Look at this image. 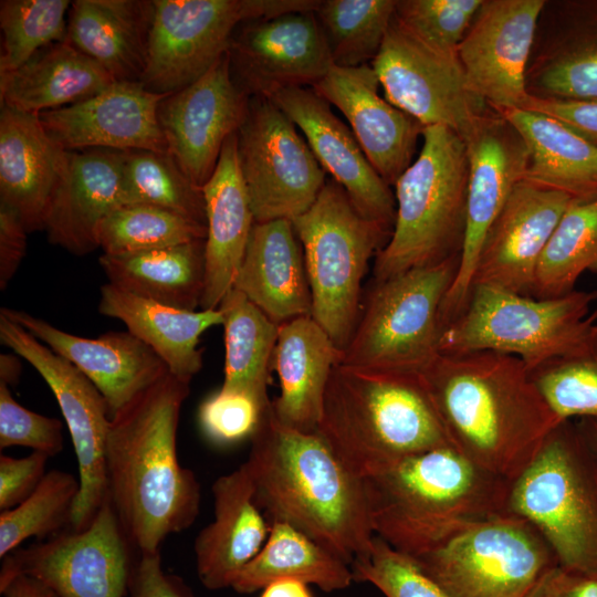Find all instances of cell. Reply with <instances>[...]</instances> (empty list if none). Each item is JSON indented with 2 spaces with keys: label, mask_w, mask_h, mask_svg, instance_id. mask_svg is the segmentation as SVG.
Returning <instances> with one entry per match:
<instances>
[{
  "label": "cell",
  "mask_w": 597,
  "mask_h": 597,
  "mask_svg": "<svg viewBox=\"0 0 597 597\" xmlns=\"http://www.w3.org/2000/svg\"><path fill=\"white\" fill-rule=\"evenodd\" d=\"M419 376L451 446L507 481L530 464L562 422L513 355L439 354Z\"/></svg>",
  "instance_id": "1"
},
{
  "label": "cell",
  "mask_w": 597,
  "mask_h": 597,
  "mask_svg": "<svg viewBox=\"0 0 597 597\" xmlns=\"http://www.w3.org/2000/svg\"><path fill=\"white\" fill-rule=\"evenodd\" d=\"M189 394L190 383L168 373L111 418L108 496L138 553L160 551L200 511V484L177 455L180 411Z\"/></svg>",
  "instance_id": "2"
},
{
  "label": "cell",
  "mask_w": 597,
  "mask_h": 597,
  "mask_svg": "<svg viewBox=\"0 0 597 597\" xmlns=\"http://www.w3.org/2000/svg\"><path fill=\"white\" fill-rule=\"evenodd\" d=\"M247 465L264 516L284 522L347 564L373 546L364 479L318 433L282 425L272 402L251 436Z\"/></svg>",
  "instance_id": "3"
},
{
  "label": "cell",
  "mask_w": 597,
  "mask_h": 597,
  "mask_svg": "<svg viewBox=\"0 0 597 597\" xmlns=\"http://www.w3.org/2000/svg\"><path fill=\"white\" fill-rule=\"evenodd\" d=\"M510 484L451 446L404 458L364 478L375 535L409 557L460 527L509 513Z\"/></svg>",
  "instance_id": "4"
},
{
  "label": "cell",
  "mask_w": 597,
  "mask_h": 597,
  "mask_svg": "<svg viewBox=\"0 0 597 597\" xmlns=\"http://www.w3.org/2000/svg\"><path fill=\"white\" fill-rule=\"evenodd\" d=\"M317 432L363 479L404 458L451 446L419 375L342 363L331 374Z\"/></svg>",
  "instance_id": "5"
},
{
  "label": "cell",
  "mask_w": 597,
  "mask_h": 597,
  "mask_svg": "<svg viewBox=\"0 0 597 597\" xmlns=\"http://www.w3.org/2000/svg\"><path fill=\"white\" fill-rule=\"evenodd\" d=\"M415 161L397 179L391 235L374 260V281L461 254L468 205L464 140L444 126L422 130Z\"/></svg>",
  "instance_id": "6"
},
{
  "label": "cell",
  "mask_w": 597,
  "mask_h": 597,
  "mask_svg": "<svg viewBox=\"0 0 597 597\" xmlns=\"http://www.w3.org/2000/svg\"><path fill=\"white\" fill-rule=\"evenodd\" d=\"M507 512L528 521L558 565L597 574V452L564 420L510 484Z\"/></svg>",
  "instance_id": "7"
},
{
  "label": "cell",
  "mask_w": 597,
  "mask_h": 597,
  "mask_svg": "<svg viewBox=\"0 0 597 597\" xmlns=\"http://www.w3.org/2000/svg\"><path fill=\"white\" fill-rule=\"evenodd\" d=\"M312 295V317L344 350L358 323L362 283L391 232L366 219L327 179L313 206L295 218Z\"/></svg>",
  "instance_id": "8"
},
{
  "label": "cell",
  "mask_w": 597,
  "mask_h": 597,
  "mask_svg": "<svg viewBox=\"0 0 597 597\" xmlns=\"http://www.w3.org/2000/svg\"><path fill=\"white\" fill-rule=\"evenodd\" d=\"M597 291L536 298L474 285L462 313L440 335V354L491 350L519 357L528 370L580 344L597 323Z\"/></svg>",
  "instance_id": "9"
},
{
  "label": "cell",
  "mask_w": 597,
  "mask_h": 597,
  "mask_svg": "<svg viewBox=\"0 0 597 597\" xmlns=\"http://www.w3.org/2000/svg\"><path fill=\"white\" fill-rule=\"evenodd\" d=\"M459 262L460 255L374 281L342 364L420 375L440 354L441 305Z\"/></svg>",
  "instance_id": "10"
},
{
  "label": "cell",
  "mask_w": 597,
  "mask_h": 597,
  "mask_svg": "<svg viewBox=\"0 0 597 597\" xmlns=\"http://www.w3.org/2000/svg\"><path fill=\"white\" fill-rule=\"evenodd\" d=\"M411 558L448 597H526L558 564L543 535L512 513L460 527Z\"/></svg>",
  "instance_id": "11"
},
{
  "label": "cell",
  "mask_w": 597,
  "mask_h": 597,
  "mask_svg": "<svg viewBox=\"0 0 597 597\" xmlns=\"http://www.w3.org/2000/svg\"><path fill=\"white\" fill-rule=\"evenodd\" d=\"M317 0H154L144 86L170 94L228 53L237 28L256 19L316 11Z\"/></svg>",
  "instance_id": "12"
},
{
  "label": "cell",
  "mask_w": 597,
  "mask_h": 597,
  "mask_svg": "<svg viewBox=\"0 0 597 597\" xmlns=\"http://www.w3.org/2000/svg\"><path fill=\"white\" fill-rule=\"evenodd\" d=\"M237 135L254 221H293L306 212L327 179L295 124L271 100L250 97Z\"/></svg>",
  "instance_id": "13"
},
{
  "label": "cell",
  "mask_w": 597,
  "mask_h": 597,
  "mask_svg": "<svg viewBox=\"0 0 597 597\" xmlns=\"http://www.w3.org/2000/svg\"><path fill=\"white\" fill-rule=\"evenodd\" d=\"M132 548L108 496L85 530L67 528L6 555L0 584L25 575L57 597H127Z\"/></svg>",
  "instance_id": "14"
},
{
  "label": "cell",
  "mask_w": 597,
  "mask_h": 597,
  "mask_svg": "<svg viewBox=\"0 0 597 597\" xmlns=\"http://www.w3.org/2000/svg\"><path fill=\"white\" fill-rule=\"evenodd\" d=\"M0 341L35 368L57 401L78 468L80 493L71 528L85 530L108 498L106 443L111 416L107 402L75 365L2 314Z\"/></svg>",
  "instance_id": "15"
},
{
  "label": "cell",
  "mask_w": 597,
  "mask_h": 597,
  "mask_svg": "<svg viewBox=\"0 0 597 597\" xmlns=\"http://www.w3.org/2000/svg\"><path fill=\"white\" fill-rule=\"evenodd\" d=\"M370 65L385 98L423 127L444 126L464 139L491 109L470 90L458 56L432 50L394 19Z\"/></svg>",
  "instance_id": "16"
},
{
  "label": "cell",
  "mask_w": 597,
  "mask_h": 597,
  "mask_svg": "<svg viewBox=\"0 0 597 597\" xmlns=\"http://www.w3.org/2000/svg\"><path fill=\"white\" fill-rule=\"evenodd\" d=\"M463 140L469 166L467 224L458 272L441 305L442 328L464 310L485 234L514 187L525 178L530 163L520 132L492 108Z\"/></svg>",
  "instance_id": "17"
},
{
  "label": "cell",
  "mask_w": 597,
  "mask_h": 597,
  "mask_svg": "<svg viewBox=\"0 0 597 597\" xmlns=\"http://www.w3.org/2000/svg\"><path fill=\"white\" fill-rule=\"evenodd\" d=\"M228 50L231 76L249 97L312 87L334 65L315 11L245 21Z\"/></svg>",
  "instance_id": "18"
},
{
  "label": "cell",
  "mask_w": 597,
  "mask_h": 597,
  "mask_svg": "<svg viewBox=\"0 0 597 597\" xmlns=\"http://www.w3.org/2000/svg\"><path fill=\"white\" fill-rule=\"evenodd\" d=\"M545 0H482L458 49L470 90L492 109H525L526 70Z\"/></svg>",
  "instance_id": "19"
},
{
  "label": "cell",
  "mask_w": 597,
  "mask_h": 597,
  "mask_svg": "<svg viewBox=\"0 0 597 597\" xmlns=\"http://www.w3.org/2000/svg\"><path fill=\"white\" fill-rule=\"evenodd\" d=\"M250 97L234 83L228 53L200 78L158 106L168 154L197 186L211 177L227 139L238 133Z\"/></svg>",
  "instance_id": "20"
},
{
  "label": "cell",
  "mask_w": 597,
  "mask_h": 597,
  "mask_svg": "<svg viewBox=\"0 0 597 597\" xmlns=\"http://www.w3.org/2000/svg\"><path fill=\"white\" fill-rule=\"evenodd\" d=\"M572 199L565 192L520 181L485 234L472 287L486 285L533 297L540 259Z\"/></svg>",
  "instance_id": "21"
},
{
  "label": "cell",
  "mask_w": 597,
  "mask_h": 597,
  "mask_svg": "<svg viewBox=\"0 0 597 597\" xmlns=\"http://www.w3.org/2000/svg\"><path fill=\"white\" fill-rule=\"evenodd\" d=\"M305 136L316 160L368 220L392 232L396 200L371 166L352 129L312 87H289L269 97Z\"/></svg>",
  "instance_id": "22"
},
{
  "label": "cell",
  "mask_w": 597,
  "mask_h": 597,
  "mask_svg": "<svg viewBox=\"0 0 597 597\" xmlns=\"http://www.w3.org/2000/svg\"><path fill=\"white\" fill-rule=\"evenodd\" d=\"M168 95L154 93L142 82L116 81L87 100L38 115L64 150L168 153L158 122V106Z\"/></svg>",
  "instance_id": "23"
},
{
  "label": "cell",
  "mask_w": 597,
  "mask_h": 597,
  "mask_svg": "<svg viewBox=\"0 0 597 597\" xmlns=\"http://www.w3.org/2000/svg\"><path fill=\"white\" fill-rule=\"evenodd\" d=\"M526 90L538 100L597 101V0H545Z\"/></svg>",
  "instance_id": "24"
},
{
  "label": "cell",
  "mask_w": 597,
  "mask_h": 597,
  "mask_svg": "<svg viewBox=\"0 0 597 597\" xmlns=\"http://www.w3.org/2000/svg\"><path fill=\"white\" fill-rule=\"evenodd\" d=\"M0 314L75 365L103 395L111 418L169 373L157 354L128 331L88 338L22 310L1 307Z\"/></svg>",
  "instance_id": "25"
},
{
  "label": "cell",
  "mask_w": 597,
  "mask_h": 597,
  "mask_svg": "<svg viewBox=\"0 0 597 597\" xmlns=\"http://www.w3.org/2000/svg\"><path fill=\"white\" fill-rule=\"evenodd\" d=\"M370 64L333 65L312 88L343 113L365 156L391 187L412 164L423 126L379 94Z\"/></svg>",
  "instance_id": "26"
},
{
  "label": "cell",
  "mask_w": 597,
  "mask_h": 597,
  "mask_svg": "<svg viewBox=\"0 0 597 597\" xmlns=\"http://www.w3.org/2000/svg\"><path fill=\"white\" fill-rule=\"evenodd\" d=\"M123 151L67 150L44 219V230L52 244L75 255H85L98 248L100 224L123 206Z\"/></svg>",
  "instance_id": "27"
},
{
  "label": "cell",
  "mask_w": 597,
  "mask_h": 597,
  "mask_svg": "<svg viewBox=\"0 0 597 597\" xmlns=\"http://www.w3.org/2000/svg\"><path fill=\"white\" fill-rule=\"evenodd\" d=\"M213 520L195 540L198 578L209 589L232 587L242 569L259 554L270 532L254 499L243 463L212 484Z\"/></svg>",
  "instance_id": "28"
},
{
  "label": "cell",
  "mask_w": 597,
  "mask_h": 597,
  "mask_svg": "<svg viewBox=\"0 0 597 597\" xmlns=\"http://www.w3.org/2000/svg\"><path fill=\"white\" fill-rule=\"evenodd\" d=\"M202 192L207 238L206 282L200 310H214L233 287L255 223L240 168L237 133L223 145Z\"/></svg>",
  "instance_id": "29"
},
{
  "label": "cell",
  "mask_w": 597,
  "mask_h": 597,
  "mask_svg": "<svg viewBox=\"0 0 597 597\" xmlns=\"http://www.w3.org/2000/svg\"><path fill=\"white\" fill-rule=\"evenodd\" d=\"M67 158L35 113L1 105L0 201L20 216L28 232L44 230L53 190Z\"/></svg>",
  "instance_id": "30"
},
{
  "label": "cell",
  "mask_w": 597,
  "mask_h": 597,
  "mask_svg": "<svg viewBox=\"0 0 597 597\" xmlns=\"http://www.w3.org/2000/svg\"><path fill=\"white\" fill-rule=\"evenodd\" d=\"M342 358L343 350L312 316L279 325L271 369L279 376L280 395L272 407L282 425L317 432L326 387Z\"/></svg>",
  "instance_id": "31"
},
{
  "label": "cell",
  "mask_w": 597,
  "mask_h": 597,
  "mask_svg": "<svg viewBox=\"0 0 597 597\" xmlns=\"http://www.w3.org/2000/svg\"><path fill=\"white\" fill-rule=\"evenodd\" d=\"M233 287L280 325L312 315L302 244L293 223H254Z\"/></svg>",
  "instance_id": "32"
},
{
  "label": "cell",
  "mask_w": 597,
  "mask_h": 597,
  "mask_svg": "<svg viewBox=\"0 0 597 597\" xmlns=\"http://www.w3.org/2000/svg\"><path fill=\"white\" fill-rule=\"evenodd\" d=\"M98 311L122 321L166 364L170 374L191 381L202 368L201 335L222 325L219 308L188 311L167 306L125 292L109 283L100 290Z\"/></svg>",
  "instance_id": "33"
},
{
  "label": "cell",
  "mask_w": 597,
  "mask_h": 597,
  "mask_svg": "<svg viewBox=\"0 0 597 597\" xmlns=\"http://www.w3.org/2000/svg\"><path fill=\"white\" fill-rule=\"evenodd\" d=\"M153 1L75 0L66 40L115 81L140 82L153 18Z\"/></svg>",
  "instance_id": "34"
},
{
  "label": "cell",
  "mask_w": 597,
  "mask_h": 597,
  "mask_svg": "<svg viewBox=\"0 0 597 597\" xmlns=\"http://www.w3.org/2000/svg\"><path fill=\"white\" fill-rule=\"evenodd\" d=\"M116 82L66 39L40 50L13 72L0 74L1 105L39 114L87 100Z\"/></svg>",
  "instance_id": "35"
},
{
  "label": "cell",
  "mask_w": 597,
  "mask_h": 597,
  "mask_svg": "<svg viewBox=\"0 0 597 597\" xmlns=\"http://www.w3.org/2000/svg\"><path fill=\"white\" fill-rule=\"evenodd\" d=\"M98 262L108 283L125 292L176 308L200 307L206 282L205 240L102 254Z\"/></svg>",
  "instance_id": "36"
},
{
  "label": "cell",
  "mask_w": 597,
  "mask_h": 597,
  "mask_svg": "<svg viewBox=\"0 0 597 597\" xmlns=\"http://www.w3.org/2000/svg\"><path fill=\"white\" fill-rule=\"evenodd\" d=\"M520 132L530 153L525 180L574 199L597 197V146L540 112L501 113Z\"/></svg>",
  "instance_id": "37"
},
{
  "label": "cell",
  "mask_w": 597,
  "mask_h": 597,
  "mask_svg": "<svg viewBox=\"0 0 597 597\" xmlns=\"http://www.w3.org/2000/svg\"><path fill=\"white\" fill-rule=\"evenodd\" d=\"M284 578L314 584L327 593L345 589L354 582L350 565L341 557L292 525L272 522L263 547L231 588L251 594Z\"/></svg>",
  "instance_id": "38"
},
{
  "label": "cell",
  "mask_w": 597,
  "mask_h": 597,
  "mask_svg": "<svg viewBox=\"0 0 597 597\" xmlns=\"http://www.w3.org/2000/svg\"><path fill=\"white\" fill-rule=\"evenodd\" d=\"M218 308L223 315L224 329L221 389L247 394L265 409L272 402L268 385L279 325L234 287Z\"/></svg>",
  "instance_id": "39"
},
{
  "label": "cell",
  "mask_w": 597,
  "mask_h": 597,
  "mask_svg": "<svg viewBox=\"0 0 597 597\" xmlns=\"http://www.w3.org/2000/svg\"><path fill=\"white\" fill-rule=\"evenodd\" d=\"M586 271L597 273V197L572 199L540 259L532 296L566 295Z\"/></svg>",
  "instance_id": "40"
},
{
  "label": "cell",
  "mask_w": 597,
  "mask_h": 597,
  "mask_svg": "<svg viewBox=\"0 0 597 597\" xmlns=\"http://www.w3.org/2000/svg\"><path fill=\"white\" fill-rule=\"evenodd\" d=\"M122 205H149L207 227L202 187L195 185L168 153L124 150Z\"/></svg>",
  "instance_id": "41"
},
{
  "label": "cell",
  "mask_w": 597,
  "mask_h": 597,
  "mask_svg": "<svg viewBox=\"0 0 597 597\" xmlns=\"http://www.w3.org/2000/svg\"><path fill=\"white\" fill-rule=\"evenodd\" d=\"M396 0H324L315 11L334 65L374 61L392 22Z\"/></svg>",
  "instance_id": "42"
},
{
  "label": "cell",
  "mask_w": 597,
  "mask_h": 597,
  "mask_svg": "<svg viewBox=\"0 0 597 597\" xmlns=\"http://www.w3.org/2000/svg\"><path fill=\"white\" fill-rule=\"evenodd\" d=\"M530 377L561 421H597V323L566 354L528 370Z\"/></svg>",
  "instance_id": "43"
},
{
  "label": "cell",
  "mask_w": 597,
  "mask_h": 597,
  "mask_svg": "<svg viewBox=\"0 0 597 597\" xmlns=\"http://www.w3.org/2000/svg\"><path fill=\"white\" fill-rule=\"evenodd\" d=\"M80 480L70 472L51 470L19 505L0 513V557L24 541L48 540L71 528Z\"/></svg>",
  "instance_id": "44"
},
{
  "label": "cell",
  "mask_w": 597,
  "mask_h": 597,
  "mask_svg": "<svg viewBox=\"0 0 597 597\" xmlns=\"http://www.w3.org/2000/svg\"><path fill=\"white\" fill-rule=\"evenodd\" d=\"M207 227L149 205H123L97 230L103 254H126L206 240Z\"/></svg>",
  "instance_id": "45"
},
{
  "label": "cell",
  "mask_w": 597,
  "mask_h": 597,
  "mask_svg": "<svg viewBox=\"0 0 597 597\" xmlns=\"http://www.w3.org/2000/svg\"><path fill=\"white\" fill-rule=\"evenodd\" d=\"M67 0H1L0 74L15 71L48 45L66 39Z\"/></svg>",
  "instance_id": "46"
},
{
  "label": "cell",
  "mask_w": 597,
  "mask_h": 597,
  "mask_svg": "<svg viewBox=\"0 0 597 597\" xmlns=\"http://www.w3.org/2000/svg\"><path fill=\"white\" fill-rule=\"evenodd\" d=\"M482 0H396L394 21L440 53L458 56Z\"/></svg>",
  "instance_id": "47"
},
{
  "label": "cell",
  "mask_w": 597,
  "mask_h": 597,
  "mask_svg": "<svg viewBox=\"0 0 597 597\" xmlns=\"http://www.w3.org/2000/svg\"><path fill=\"white\" fill-rule=\"evenodd\" d=\"M354 582L369 583L386 597H448L409 556L375 535L373 546L350 565Z\"/></svg>",
  "instance_id": "48"
},
{
  "label": "cell",
  "mask_w": 597,
  "mask_h": 597,
  "mask_svg": "<svg viewBox=\"0 0 597 597\" xmlns=\"http://www.w3.org/2000/svg\"><path fill=\"white\" fill-rule=\"evenodd\" d=\"M263 410L249 395L220 388L201 402L198 421L208 440L229 446L251 438Z\"/></svg>",
  "instance_id": "49"
},
{
  "label": "cell",
  "mask_w": 597,
  "mask_h": 597,
  "mask_svg": "<svg viewBox=\"0 0 597 597\" xmlns=\"http://www.w3.org/2000/svg\"><path fill=\"white\" fill-rule=\"evenodd\" d=\"M63 423L20 405L0 381V448L23 446L50 458L63 449Z\"/></svg>",
  "instance_id": "50"
},
{
  "label": "cell",
  "mask_w": 597,
  "mask_h": 597,
  "mask_svg": "<svg viewBox=\"0 0 597 597\" xmlns=\"http://www.w3.org/2000/svg\"><path fill=\"white\" fill-rule=\"evenodd\" d=\"M50 457L32 451L29 455L13 458L0 455V510H9L23 502L45 475Z\"/></svg>",
  "instance_id": "51"
},
{
  "label": "cell",
  "mask_w": 597,
  "mask_h": 597,
  "mask_svg": "<svg viewBox=\"0 0 597 597\" xmlns=\"http://www.w3.org/2000/svg\"><path fill=\"white\" fill-rule=\"evenodd\" d=\"M127 597H196L186 582L164 569L160 551L138 553Z\"/></svg>",
  "instance_id": "52"
},
{
  "label": "cell",
  "mask_w": 597,
  "mask_h": 597,
  "mask_svg": "<svg viewBox=\"0 0 597 597\" xmlns=\"http://www.w3.org/2000/svg\"><path fill=\"white\" fill-rule=\"evenodd\" d=\"M525 109L558 119L597 146V101H552L530 97Z\"/></svg>",
  "instance_id": "53"
},
{
  "label": "cell",
  "mask_w": 597,
  "mask_h": 597,
  "mask_svg": "<svg viewBox=\"0 0 597 597\" xmlns=\"http://www.w3.org/2000/svg\"><path fill=\"white\" fill-rule=\"evenodd\" d=\"M28 233L18 212L0 201L1 290L8 286L25 255Z\"/></svg>",
  "instance_id": "54"
},
{
  "label": "cell",
  "mask_w": 597,
  "mask_h": 597,
  "mask_svg": "<svg viewBox=\"0 0 597 597\" xmlns=\"http://www.w3.org/2000/svg\"><path fill=\"white\" fill-rule=\"evenodd\" d=\"M526 597H597V574L557 564L540 577Z\"/></svg>",
  "instance_id": "55"
},
{
  "label": "cell",
  "mask_w": 597,
  "mask_h": 597,
  "mask_svg": "<svg viewBox=\"0 0 597 597\" xmlns=\"http://www.w3.org/2000/svg\"><path fill=\"white\" fill-rule=\"evenodd\" d=\"M0 593L3 597H57L43 583L25 575L14 576L0 584Z\"/></svg>",
  "instance_id": "56"
},
{
  "label": "cell",
  "mask_w": 597,
  "mask_h": 597,
  "mask_svg": "<svg viewBox=\"0 0 597 597\" xmlns=\"http://www.w3.org/2000/svg\"><path fill=\"white\" fill-rule=\"evenodd\" d=\"M260 597H312V595L306 584L284 578L266 585Z\"/></svg>",
  "instance_id": "57"
},
{
  "label": "cell",
  "mask_w": 597,
  "mask_h": 597,
  "mask_svg": "<svg viewBox=\"0 0 597 597\" xmlns=\"http://www.w3.org/2000/svg\"><path fill=\"white\" fill-rule=\"evenodd\" d=\"M22 371L21 362L18 356L11 354L0 355V381L10 386H15Z\"/></svg>",
  "instance_id": "58"
},
{
  "label": "cell",
  "mask_w": 597,
  "mask_h": 597,
  "mask_svg": "<svg viewBox=\"0 0 597 597\" xmlns=\"http://www.w3.org/2000/svg\"><path fill=\"white\" fill-rule=\"evenodd\" d=\"M578 422L587 440L597 452V421L591 419H580Z\"/></svg>",
  "instance_id": "59"
}]
</instances>
